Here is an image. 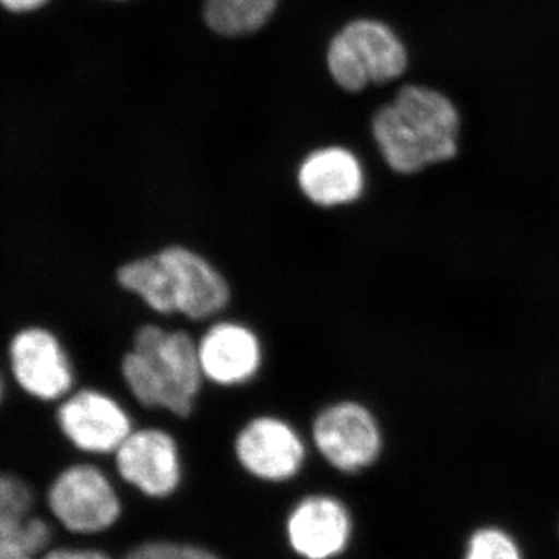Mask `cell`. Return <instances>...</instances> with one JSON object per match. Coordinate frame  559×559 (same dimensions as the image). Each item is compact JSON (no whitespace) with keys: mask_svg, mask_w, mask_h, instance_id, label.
<instances>
[{"mask_svg":"<svg viewBox=\"0 0 559 559\" xmlns=\"http://www.w3.org/2000/svg\"><path fill=\"white\" fill-rule=\"evenodd\" d=\"M334 44L342 70L362 87L392 83L409 68L406 44L385 22L367 17L348 22Z\"/></svg>","mask_w":559,"mask_h":559,"instance_id":"cell-8","label":"cell"},{"mask_svg":"<svg viewBox=\"0 0 559 559\" xmlns=\"http://www.w3.org/2000/svg\"><path fill=\"white\" fill-rule=\"evenodd\" d=\"M180 559H218L215 555L204 549H198V547L182 546L180 549Z\"/></svg>","mask_w":559,"mask_h":559,"instance_id":"cell-22","label":"cell"},{"mask_svg":"<svg viewBox=\"0 0 559 559\" xmlns=\"http://www.w3.org/2000/svg\"><path fill=\"white\" fill-rule=\"evenodd\" d=\"M234 452L250 476L282 484L294 479L304 468L308 444L288 419L260 414L249 418L235 433Z\"/></svg>","mask_w":559,"mask_h":559,"instance_id":"cell-3","label":"cell"},{"mask_svg":"<svg viewBox=\"0 0 559 559\" xmlns=\"http://www.w3.org/2000/svg\"><path fill=\"white\" fill-rule=\"evenodd\" d=\"M131 347L142 352L146 349L157 360L176 392L197 406L205 380L198 340L189 331L167 330L156 323H145L135 330Z\"/></svg>","mask_w":559,"mask_h":559,"instance_id":"cell-13","label":"cell"},{"mask_svg":"<svg viewBox=\"0 0 559 559\" xmlns=\"http://www.w3.org/2000/svg\"><path fill=\"white\" fill-rule=\"evenodd\" d=\"M9 360L22 392L43 403L61 401L75 388V369L60 337L46 326H24L13 334Z\"/></svg>","mask_w":559,"mask_h":559,"instance_id":"cell-5","label":"cell"},{"mask_svg":"<svg viewBox=\"0 0 559 559\" xmlns=\"http://www.w3.org/2000/svg\"><path fill=\"white\" fill-rule=\"evenodd\" d=\"M51 513L75 533H98L119 520L121 503L105 471L76 463L58 474L49 491Z\"/></svg>","mask_w":559,"mask_h":559,"instance_id":"cell-7","label":"cell"},{"mask_svg":"<svg viewBox=\"0 0 559 559\" xmlns=\"http://www.w3.org/2000/svg\"><path fill=\"white\" fill-rule=\"evenodd\" d=\"M3 400V381L2 378H0V403H2Z\"/></svg>","mask_w":559,"mask_h":559,"instance_id":"cell-23","label":"cell"},{"mask_svg":"<svg viewBox=\"0 0 559 559\" xmlns=\"http://www.w3.org/2000/svg\"><path fill=\"white\" fill-rule=\"evenodd\" d=\"M198 352L205 382L237 389L257 380L264 366V345L248 323L219 319L198 337Z\"/></svg>","mask_w":559,"mask_h":559,"instance_id":"cell-9","label":"cell"},{"mask_svg":"<svg viewBox=\"0 0 559 559\" xmlns=\"http://www.w3.org/2000/svg\"><path fill=\"white\" fill-rule=\"evenodd\" d=\"M182 546L168 543H150L140 546L127 559H180Z\"/></svg>","mask_w":559,"mask_h":559,"instance_id":"cell-19","label":"cell"},{"mask_svg":"<svg viewBox=\"0 0 559 559\" xmlns=\"http://www.w3.org/2000/svg\"><path fill=\"white\" fill-rule=\"evenodd\" d=\"M301 194L320 209H341L362 200L367 176L353 151L326 146L312 151L297 171Z\"/></svg>","mask_w":559,"mask_h":559,"instance_id":"cell-11","label":"cell"},{"mask_svg":"<svg viewBox=\"0 0 559 559\" xmlns=\"http://www.w3.org/2000/svg\"><path fill=\"white\" fill-rule=\"evenodd\" d=\"M114 459L121 479L148 498H168L182 480L178 440L157 426L134 428Z\"/></svg>","mask_w":559,"mask_h":559,"instance_id":"cell-10","label":"cell"},{"mask_svg":"<svg viewBox=\"0 0 559 559\" xmlns=\"http://www.w3.org/2000/svg\"><path fill=\"white\" fill-rule=\"evenodd\" d=\"M312 447L340 473L359 474L377 465L385 450V430L377 412L355 399L331 401L311 423Z\"/></svg>","mask_w":559,"mask_h":559,"instance_id":"cell-2","label":"cell"},{"mask_svg":"<svg viewBox=\"0 0 559 559\" xmlns=\"http://www.w3.org/2000/svg\"><path fill=\"white\" fill-rule=\"evenodd\" d=\"M121 289L142 301L154 314L175 316L167 274L157 252L124 261L116 271Z\"/></svg>","mask_w":559,"mask_h":559,"instance_id":"cell-16","label":"cell"},{"mask_svg":"<svg viewBox=\"0 0 559 559\" xmlns=\"http://www.w3.org/2000/svg\"><path fill=\"white\" fill-rule=\"evenodd\" d=\"M120 374L132 399L145 409L168 412L180 419L190 418L197 409L176 392L156 359L142 349L131 347L124 353Z\"/></svg>","mask_w":559,"mask_h":559,"instance_id":"cell-15","label":"cell"},{"mask_svg":"<svg viewBox=\"0 0 559 559\" xmlns=\"http://www.w3.org/2000/svg\"><path fill=\"white\" fill-rule=\"evenodd\" d=\"M57 426L75 450L91 455H114L134 430L127 407L100 389H80L60 401Z\"/></svg>","mask_w":559,"mask_h":559,"instance_id":"cell-4","label":"cell"},{"mask_svg":"<svg viewBox=\"0 0 559 559\" xmlns=\"http://www.w3.org/2000/svg\"><path fill=\"white\" fill-rule=\"evenodd\" d=\"M463 559H524L516 539L506 530L487 525L474 530L466 543Z\"/></svg>","mask_w":559,"mask_h":559,"instance_id":"cell-18","label":"cell"},{"mask_svg":"<svg viewBox=\"0 0 559 559\" xmlns=\"http://www.w3.org/2000/svg\"><path fill=\"white\" fill-rule=\"evenodd\" d=\"M277 5L278 0H207L204 21L210 31L235 38L264 27Z\"/></svg>","mask_w":559,"mask_h":559,"instance_id":"cell-17","label":"cell"},{"mask_svg":"<svg viewBox=\"0 0 559 559\" xmlns=\"http://www.w3.org/2000/svg\"><path fill=\"white\" fill-rule=\"evenodd\" d=\"M462 117L444 92L423 84L401 87L371 120L382 159L396 175L414 176L455 159Z\"/></svg>","mask_w":559,"mask_h":559,"instance_id":"cell-1","label":"cell"},{"mask_svg":"<svg viewBox=\"0 0 559 559\" xmlns=\"http://www.w3.org/2000/svg\"><path fill=\"white\" fill-rule=\"evenodd\" d=\"M290 546L308 559H330L347 547L352 535L349 511L333 496H308L288 520Z\"/></svg>","mask_w":559,"mask_h":559,"instance_id":"cell-12","label":"cell"},{"mask_svg":"<svg viewBox=\"0 0 559 559\" xmlns=\"http://www.w3.org/2000/svg\"><path fill=\"white\" fill-rule=\"evenodd\" d=\"M50 0H0V9L13 14H31L49 5Z\"/></svg>","mask_w":559,"mask_h":559,"instance_id":"cell-20","label":"cell"},{"mask_svg":"<svg viewBox=\"0 0 559 559\" xmlns=\"http://www.w3.org/2000/svg\"><path fill=\"white\" fill-rule=\"evenodd\" d=\"M43 559H109L100 551L60 549L50 551Z\"/></svg>","mask_w":559,"mask_h":559,"instance_id":"cell-21","label":"cell"},{"mask_svg":"<svg viewBox=\"0 0 559 559\" xmlns=\"http://www.w3.org/2000/svg\"><path fill=\"white\" fill-rule=\"evenodd\" d=\"M33 492L20 477L0 474V559H36L50 527L32 516Z\"/></svg>","mask_w":559,"mask_h":559,"instance_id":"cell-14","label":"cell"},{"mask_svg":"<svg viewBox=\"0 0 559 559\" xmlns=\"http://www.w3.org/2000/svg\"><path fill=\"white\" fill-rule=\"evenodd\" d=\"M156 252L167 274L175 316L204 322L227 310L230 283L213 261L186 245L164 246Z\"/></svg>","mask_w":559,"mask_h":559,"instance_id":"cell-6","label":"cell"}]
</instances>
